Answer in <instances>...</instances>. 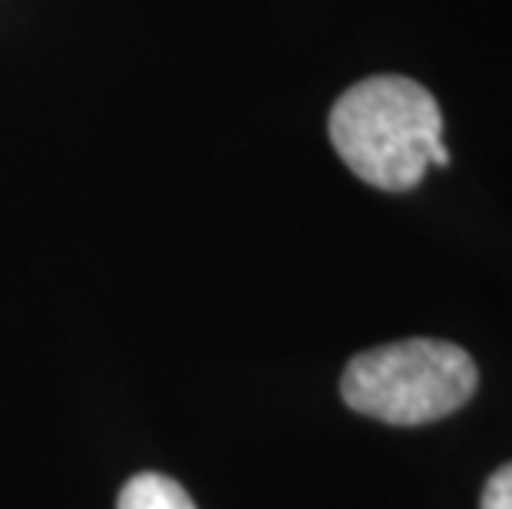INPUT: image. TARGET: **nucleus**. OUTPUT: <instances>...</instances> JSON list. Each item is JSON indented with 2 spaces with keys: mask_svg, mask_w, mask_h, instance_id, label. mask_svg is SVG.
Masks as SVG:
<instances>
[{
  "mask_svg": "<svg viewBox=\"0 0 512 509\" xmlns=\"http://www.w3.org/2000/svg\"><path fill=\"white\" fill-rule=\"evenodd\" d=\"M479 371L460 344L410 338L351 357L341 374L344 404L394 427H420L456 414L476 394Z\"/></svg>",
  "mask_w": 512,
  "mask_h": 509,
  "instance_id": "nucleus-2",
  "label": "nucleus"
},
{
  "mask_svg": "<svg viewBox=\"0 0 512 509\" xmlns=\"http://www.w3.org/2000/svg\"><path fill=\"white\" fill-rule=\"evenodd\" d=\"M116 509H195L192 496L162 473H136L123 486Z\"/></svg>",
  "mask_w": 512,
  "mask_h": 509,
  "instance_id": "nucleus-3",
  "label": "nucleus"
},
{
  "mask_svg": "<svg viewBox=\"0 0 512 509\" xmlns=\"http://www.w3.org/2000/svg\"><path fill=\"white\" fill-rule=\"evenodd\" d=\"M479 509H512V463L499 467L486 480V490H483V500H479Z\"/></svg>",
  "mask_w": 512,
  "mask_h": 509,
  "instance_id": "nucleus-4",
  "label": "nucleus"
},
{
  "mask_svg": "<svg viewBox=\"0 0 512 509\" xmlns=\"http://www.w3.org/2000/svg\"><path fill=\"white\" fill-rule=\"evenodd\" d=\"M328 133L344 166L384 192H407L430 166H450L440 106L410 77L384 73L354 83L334 103Z\"/></svg>",
  "mask_w": 512,
  "mask_h": 509,
  "instance_id": "nucleus-1",
  "label": "nucleus"
}]
</instances>
